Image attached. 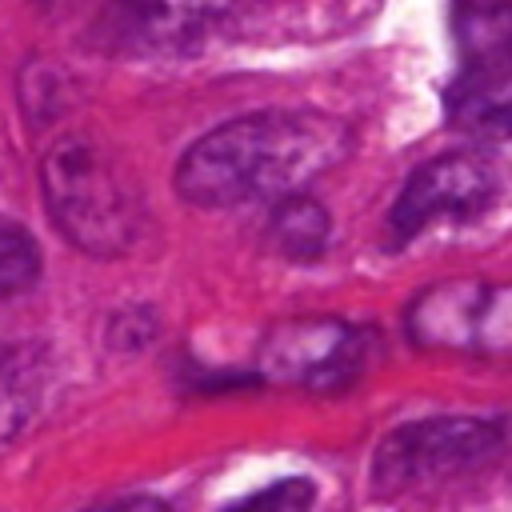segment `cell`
Here are the masks:
<instances>
[{
    "instance_id": "1",
    "label": "cell",
    "mask_w": 512,
    "mask_h": 512,
    "mask_svg": "<svg viewBox=\"0 0 512 512\" xmlns=\"http://www.w3.org/2000/svg\"><path fill=\"white\" fill-rule=\"evenodd\" d=\"M348 152V128L308 108L236 116L192 140L176 164V192L196 208H232L260 196H296Z\"/></svg>"
},
{
    "instance_id": "2",
    "label": "cell",
    "mask_w": 512,
    "mask_h": 512,
    "mask_svg": "<svg viewBox=\"0 0 512 512\" xmlns=\"http://www.w3.org/2000/svg\"><path fill=\"white\" fill-rule=\"evenodd\" d=\"M40 188L56 232L88 256H124L144 232V196L136 180L96 140H56L40 164Z\"/></svg>"
},
{
    "instance_id": "3",
    "label": "cell",
    "mask_w": 512,
    "mask_h": 512,
    "mask_svg": "<svg viewBox=\"0 0 512 512\" xmlns=\"http://www.w3.org/2000/svg\"><path fill=\"white\" fill-rule=\"evenodd\" d=\"M452 40L456 76L444 92L448 120L484 140L512 136V0H456Z\"/></svg>"
},
{
    "instance_id": "4",
    "label": "cell",
    "mask_w": 512,
    "mask_h": 512,
    "mask_svg": "<svg viewBox=\"0 0 512 512\" xmlns=\"http://www.w3.org/2000/svg\"><path fill=\"white\" fill-rule=\"evenodd\" d=\"M256 0H108L88 44L112 56H180L244 20Z\"/></svg>"
},
{
    "instance_id": "5",
    "label": "cell",
    "mask_w": 512,
    "mask_h": 512,
    "mask_svg": "<svg viewBox=\"0 0 512 512\" xmlns=\"http://www.w3.org/2000/svg\"><path fill=\"white\" fill-rule=\"evenodd\" d=\"M500 424L480 416H428L388 432L372 456V488L380 496L480 464L500 448Z\"/></svg>"
},
{
    "instance_id": "6",
    "label": "cell",
    "mask_w": 512,
    "mask_h": 512,
    "mask_svg": "<svg viewBox=\"0 0 512 512\" xmlns=\"http://www.w3.org/2000/svg\"><path fill=\"white\" fill-rule=\"evenodd\" d=\"M408 336L420 348L512 356V284H432L408 308Z\"/></svg>"
},
{
    "instance_id": "7",
    "label": "cell",
    "mask_w": 512,
    "mask_h": 512,
    "mask_svg": "<svg viewBox=\"0 0 512 512\" xmlns=\"http://www.w3.org/2000/svg\"><path fill=\"white\" fill-rule=\"evenodd\" d=\"M368 356V332L344 320H284L260 340V376L312 392L344 388Z\"/></svg>"
},
{
    "instance_id": "8",
    "label": "cell",
    "mask_w": 512,
    "mask_h": 512,
    "mask_svg": "<svg viewBox=\"0 0 512 512\" xmlns=\"http://www.w3.org/2000/svg\"><path fill=\"white\" fill-rule=\"evenodd\" d=\"M496 196V168L476 152H448L420 164L392 204L396 240H412L436 220H468Z\"/></svg>"
},
{
    "instance_id": "9",
    "label": "cell",
    "mask_w": 512,
    "mask_h": 512,
    "mask_svg": "<svg viewBox=\"0 0 512 512\" xmlns=\"http://www.w3.org/2000/svg\"><path fill=\"white\" fill-rule=\"evenodd\" d=\"M48 388V356L40 344L0 340V444L20 436Z\"/></svg>"
},
{
    "instance_id": "10",
    "label": "cell",
    "mask_w": 512,
    "mask_h": 512,
    "mask_svg": "<svg viewBox=\"0 0 512 512\" xmlns=\"http://www.w3.org/2000/svg\"><path fill=\"white\" fill-rule=\"evenodd\" d=\"M272 236L288 256H316L328 240V212L308 196H288L272 216Z\"/></svg>"
},
{
    "instance_id": "11",
    "label": "cell",
    "mask_w": 512,
    "mask_h": 512,
    "mask_svg": "<svg viewBox=\"0 0 512 512\" xmlns=\"http://www.w3.org/2000/svg\"><path fill=\"white\" fill-rule=\"evenodd\" d=\"M40 280V244L28 228L0 216V300L28 292Z\"/></svg>"
},
{
    "instance_id": "12",
    "label": "cell",
    "mask_w": 512,
    "mask_h": 512,
    "mask_svg": "<svg viewBox=\"0 0 512 512\" xmlns=\"http://www.w3.org/2000/svg\"><path fill=\"white\" fill-rule=\"evenodd\" d=\"M312 508V480H276L260 492H248L244 500L228 504L224 512H308Z\"/></svg>"
},
{
    "instance_id": "13",
    "label": "cell",
    "mask_w": 512,
    "mask_h": 512,
    "mask_svg": "<svg viewBox=\"0 0 512 512\" xmlns=\"http://www.w3.org/2000/svg\"><path fill=\"white\" fill-rule=\"evenodd\" d=\"M88 512H168L160 500L152 496H132V500H116V504H100V508H88Z\"/></svg>"
}]
</instances>
